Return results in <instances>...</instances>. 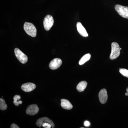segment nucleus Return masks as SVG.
I'll use <instances>...</instances> for the list:
<instances>
[{
	"instance_id": "6e6552de",
	"label": "nucleus",
	"mask_w": 128,
	"mask_h": 128,
	"mask_svg": "<svg viewBox=\"0 0 128 128\" xmlns=\"http://www.w3.org/2000/svg\"><path fill=\"white\" fill-rule=\"evenodd\" d=\"M44 122L49 123L52 125V128H54L55 125H54V122L52 120L47 117H43V118H41L38 119L36 122V124L37 126L39 127L40 128H41L42 124Z\"/></svg>"
},
{
	"instance_id": "ddd939ff",
	"label": "nucleus",
	"mask_w": 128,
	"mask_h": 128,
	"mask_svg": "<svg viewBox=\"0 0 128 128\" xmlns=\"http://www.w3.org/2000/svg\"><path fill=\"white\" fill-rule=\"evenodd\" d=\"M87 86V82L86 81H82L79 83L76 86V89L78 92H81L84 91Z\"/></svg>"
},
{
	"instance_id": "f3484780",
	"label": "nucleus",
	"mask_w": 128,
	"mask_h": 128,
	"mask_svg": "<svg viewBox=\"0 0 128 128\" xmlns=\"http://www.w3.org/2000/svg\"><path fill=\"white\" fill-rule=\"evenodd\" d=\"M119 72L124 76L128 78V70L124 68L120 69Z\"/></svg>"
},
{
	"instance_id": "dca6fc26",
	"label": "nucleus",
	"mask_w": 128,
	"mask_h": 128,
	"mask_svg": "<svg viewBox=\"0 0 128 128\" xmlns=\"http://www.w3.org/2000/svg\"><path fill=\"white\" fill-rule=\"evenodd\" d=\"M7 105L4 99L0 98V109L2 110H5L7 108Z\"/></svg>"
},
{
	"instance_id": "4be33fe9",
	"label": "nucleus",
	"mask_w": 128,
	"mask_h": 128,
	"mask_svg": "<svg viewBox=\"0 0 128 128\" xmlns=\"http://www.w3.org/2000/svg\"><path fill=\"white\" fill-rule=\"evenodd\" d=\"M126 92H128V88L126 89Z\"/></svg>"
},
{
	"instance_id": "39448f33",
	"label": "nucleus",
	"mask_w": 128,
	"mask_h": 128,
	"mask_svg": "<svg viewBox=\"0 0 128 128\" xmlns=\"http://www.w3.org/2000/svg\"><path fill=\"white\" fill-rule=\"evenodd\" d=\"M54 20L51 15H47L44 20V26L46 31H49L54 25Z\"/></svg>"
},
{
	"instance_id": "6ab92c4d",
	"label": "nucleus",
	"mask_w": 128,
	"mask_h": 128,
	"mask_svg": "<svg viewBox=\"0 0 128 128\" xmlns=\"http://www.w3.org/2000/svg\"><path fill=\"white\" fill-rule=\"evenodd\" d=\"M11 128H19V127H18L17 125L15 124H12L10 126Z\"/></svg>"
},
{
	"instance_id": "f257e3e1",
	"label": "nucleus",
	"mask_w": 128,
	"mask_h": 128,
	"mask_svg": "<svg viewBox=\"0 0 128 128\" xmlns=\"http://www.w3.org/2000/svg\"><path fill=\"white\" fill-rule=\"evenodd\" d=\"M24 28L26 32L31 36L35 37L36 36V29L32 24L25 22L24 26Z\"/></svg>"
},
{
	"instance_id": "0eeeda50",
	"label": "nucleus",
	"mask_w": 128,
	"mask_h": 128,
	"mask_svg": "<svg viewBox=\"0 0 128 128\" xmlns=\"http://www.w3.org/2000/svg\"><path fill=\"white\" fill-rule=\"evenodd\" d=\"M62 63V60L60 59L55 58L50 63L49 67L51 70H56L61 66Z\"/></svg>"
},
{
	"instance_id": "7ed1b4c3",
	"label": "nucleus",
	"mask_w": 128,
	"mask_h": 128,
	"mask_svg": "<svg viewBox=\"0 0 128 128\" xmlns=\"http://www.w3.org/2000/svg\"><path fill=\"white\" fill-rule=\"evenodd\" d=\"M115 10L118 14L124 18H128V7L116 5L114 7Z\"/></svg>"
},
{
	"instance_id": "423d86ee",
	"label": "nucleus",
	"mask_w": 128,
	"mask_h": 128,
	"mask_svg": "<svg viewBox=\"0 0 128 128\" xmlns=\"http://www.w3.org/2000/svg\"><path fill=\"white\" fill-rule=\"evenodd\" d=\"M39 112V108L36 104H32L28 106L26 113L30 115H34L36 114Z\"/></svg>"
},
{
	"instance_id": "a211bd4d",
	"label": "nucleus",
	"mask_w": 128,
	"mask_h": 128,
	"mask_svg": "<svg viewBox=\"0 0 128 128\" xmlns=\"http://www.w3.org/2000/svg\"><path fill=\"white\" fill-rule=\"evenodd\" d=\"M42 126L44 128H52V125L50 123L48 122H44L42 124Z\"/></svg>"
},
{
	"instance_id": "412c9836",
	"label": "nucleus",
	"mask_w": 128,
	"mask_h": 128,
	"mask_svg": "<svg viewBox=\"0 0 128 128\" xmlns=\"http://www.w3.org/2000/svg\"><path fill=\"white\" fill-rule=\"evenodd\" d=\"M125 96H128V92H126V93H125Z\"/></svg>"
},
{
	"instance_id": "2eb2a0df",
	"label": "nucleus",
	"mask_w": 128,
	"mask_h": 128,
	"mask_svg": "<svg viewBox=\"0 0 128 128\" xmlns=\"http://www.w3.org/2000/svg\"><path fill=\"white\" fill-rule=\"evenodd\" d=\"M21 98L20 96L19 95H16L14 97V102L13 103L16 106H18L19 104H22V101L20 100Z\"/></svg>"
},
{
	"instance_id": "f03ea898",
	"label": "nucleus",
	"mask_w": 128,
	"mask_h": 128,
	"mask_svg": "<svg viewBox=\"0 0 128 128\" xmlns=\"http://www.w3.org/2000/svg\"><path fill=\"white\" fill-rule=\"evenodd\" d=\"M120 50L118 44L115 42L112 43V51L110 56V59L114 60L118 58L120 55Z\"/></svg>"
},
{
	"instance_id": "1a4fd4ad",
	"label": "nucleus",
	"mask_w": 128,
	"mask_h": 128,
	"mask_svg": "<svg viewBox=\"0 0 128 128\" xmlns=\"http://www.w3.org/2000/svg\"><path fill=\"white\" fill-rule=\"evenodd\" d=\"M98 97L101 103L104 104L106 103L108 98L107 92L106 89H102L100 91L98 94Z\"/></svg>"
},
{
	"instance_id": "20e7f679",
	"label": "nucleus",
	"mask_w": 128,
	"mask_h": 128,
	"mask_svg": "<svg viewBox=\"0 0 128 128\" xmlns=\"http://www.w3.org/2000/svg\"><path fill=\"white\" fill-rule=\"evenodd\" d=\"M14 52H15L16 57L21 63L25 64L28 62L27 56L18 48H16L15 49Z\"/></svg>"
},
{
	"instance_id": "9d476101",
	"label": "nucleus",
	"mask_w": 128,
	"mask_h": 128,
	"mask_svg": "<svg viewBox=\"0 0 128 128\" xmlns=\"http://www.w3.org/2000/svg\"><path fill=\"white\" fill-rule=\"evenodd\" d=\"M36 86L35 84L32 82H27L22 85L21 86L22 90L26 92H29L35 89Z\"/></svg>"
},
{
	"instance_id": "5701e85b",
	"label": "nucleus",
	"mask_w": 128,
	"mask_h": 128,
	"mask_svg": "<svg viewBox=\"0 0 128 128\" xmlns=\"http://www.w3.org/2000/svg\"><path fill=\"white\" fill-rule=\"evenodd\" d=\"M120 50H122V48H120Z\"/></svg>"
},
{
	"instance_id": "9b49d317",
	"label": "nucleus",
	"mask_w": 128,
	"mask_h": 128,
	"mask_svg": "<svg viewBox=\"0 0 128 128\" xmlns=\"http://www.w3.org/2000/svg\"><path fill=\"white\" fill-rule=\"evenodd\" d=\"M76 28L78 32L82 36L84 37L88 36V34L87 32L80 22H77L76 24Z\"/></svg>"
},
{
	"instance_id": "4468645a",
	"label": "nucleus",
	"mask_w": 128,
	"mask_h": 128,
	"mask_svg": "<svg viewBox=\"0 0 128 128\" xmlns=\"http://www.w3.org/2000/svg\"><path fill=\"white\" fill-rule=\"evenodd\" d=\"M91 55L90 54H85L81 58L79 61V64L80 65L83 64L86 62H87L90 59Z\"/></svg>"
},
{
	"instance_id": "f8f14e48",
	"label": "nucleus",
	"mask_w": 128,
	"mask_h": 128,
	"mask_svg": "<svg viewBox=\"0 0 128 128\" xmlns=\"http://www.w3.org/2000/svg\"><path fill=\"white\" fill-rule=\"evenodd\" d=\"M60 105L63 108L66 110H70L73 108V105L70 101L66 99H61Z\"/></svg>"
},
{
	"instance_id": "aec40b11",
	"label": "nucleus",
	"mask_w": 128,
	"mask_h": 128,
	"mask_svg": "<svg viewBox=\"0 0 128 128\" xmlns=\"http://www.w3.org/2000/svg\"><path fill=\"white\" fill-rule=\"evenodd\" d=\"M84 124L86 127H88V126H90V123L89 121H85L84 123Z\"/></svg>"
}]
</instances>
